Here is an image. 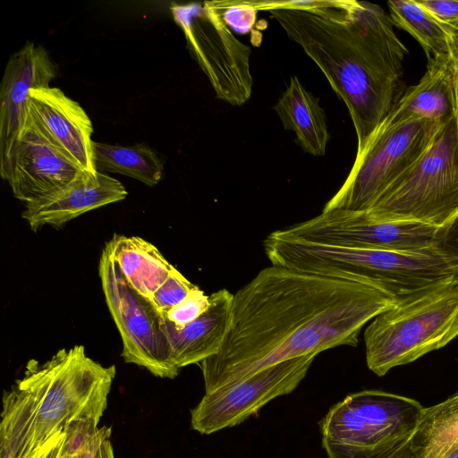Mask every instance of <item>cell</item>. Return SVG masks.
<instances>
[{
  "mask_svg": "<svg viewBox=\"0 0 458 458\" xmlns=\"http://www.w3.org/2000/svg\"><path fill=\"white\" fill-rule=\"evenodd\" d=\"M209 306V295L196 286L180 303L162 317L176 327H182L198 318Z\"/></svg>",
  "mask_w": 458,
  "mask_h": 458,
  "instance_id": "4316f807",
  "label": "cell"
},
{
  "mask_svg": "<svg viewBox=\"0 0 458 458\" xmlns=\"http://www.w3.org/2000/svg\"><path fill=\"white\" fill-rule=\"evenodd\" d=\"M443 124L415 119L392 127L378 126L357 152L344 182L322 210L370 211L422 157Z\"/></svg>",
  "mask_w": 458,
  "mask_h": 458,
  "instance_id": "ba28073f",
  "label": "cell"
},
{
  "mask_svg": "<svg viewBox=\"0 0 458 458\" xmlns=\"http://www.w3.org/2000/svg\"><path fill=\"white\" fill-rule=\"evenodd\" d=\"M414 458H445L458 450V401L424 407L410 439Z\"/></svg>",
  "mask_w": 458,
  "mask_h": 458,
  "instance_id": "7402d4cb",
  "label": "cell"
},
{
  "mask_svg": "<svg viewBox=\"0 0 458 458\" xmlns=\"http://www.w3.org/2000/svg\"><path fill=\"white\" fill-rule=\"evenodd\" d=\"M103 250L117 265L129 285L150 301L175 268L155 245L138 236L115 233Z\"/></svg>",
  "mask_w": 458,
  "mask_h": 458,
  "instance_id": "d6986e66",
  "label": "cell"
},
{
  "mask_svg": "<svg viewBox=\"0 0 458 458\" xmlns=\"http://www.w3.org/2000/svg\"><path fill=\"white\" fill-rule=\"evenodd\" d=\"M221 11L222 18L230 30L246 34L252 30L258 10L250 1H213Z\"/></svg>",
  "mask_w": 458,
  "mask_h": 458,
  "instance_id": "484cf974",
  "label": "cell"
},
{
  "mask_svg": "<svg viewBox=\"0 0 458 458\" xmlns=\"http://www.w3.org/2000/svg\"><path fill=\"white\" fill-rule=\"evenodd\" d=\"M451 56L454 66V91L455 103V116L458 120V33L453 43Z\"/></svg>",
  "mask_w": 458,
  "mask_h": 458,
  "instance_id": "d6a6232c",
  "label": "cell"
},
{
  "mask_svg": "<svg viewBox=\"0 0 458 458\" xmlns=\"http://www.w3.org/2000/svg\"><path fill=\"white\" fill-rule=\"evenodd\" d=\"M397 301L368 280L265 267L233 294L224 343L199 364L205 394L284 360L355 347L362 328Z\"/></svg>",
  "mask_w": 458,
  "mask_h": 458,
  "instance_id": "6da1fadb",
  "label": "cell"
},
{
  "mask_svg": "<svg viewBox=\"0 0 458 458\" xmlns=\"http://www.w3.org/2000/svg\"><path fill=\"white\" fill-rule=\"evenodd\" d=\"M316 356L284 360L205 394L191 410V428L209 435L242 423L273 399L291 394L304 379Z\"/></svg>",
  "mask_w": 458,
  "mask_h": 458,
  "instance_id": "7c38bea8",
  "label": "cell"
},
{
  "mask_svg": "<svg viewBox=\"0 0 458 458\" xmlns=\"http://www.w3.org/2000/svg\"><path fill=\"white\" fill-rule=\"evenodd\" d=\"M127 191L116 179L100 173L82 171L60 191L25 204L21 213L32 231L44 225L60 227L90 210L124 199Z\"/></svg>",
  "mask_w": 458,
  "mask_h": 458,
  "instance_id": "2e32d148",
  "label": "cell"
},
{
  "mask_svg": "<svg viewBox=\"0 0 458 458\" xmlns=\"http://www.w3.org/2000/svg\"><path fill=\"white\" fill-rule=\"evenodd\" d=\"M263 247L271 265L368 280L398 300L457 277L437 245L412 251L352 249L286 238L274 231Z\"/></svg>",
  "mask_w": 458,
  "mask_h": 458,
  "instance_id": "3957f363",
  "label": "cell"
},
{
  "mask_svg": "<svg viewBox=\"0 0 458 458\" xmlns=\"http://www.w3.org/2000/svg\"><path fill=\"white\" fill-rule=\"evenodd\" d=\"M451 398H453L454 400H456L458 401V390L450 396Z\"/></svg>",
  "mask_w": 458,
  "mask_h": 458,
  "instance_id": "d590c367",
  "label": "cell"
},
{
  "mask_svg": "<svg viewBox=\"0 0 458 458\" xmlns=\"http://www.w3.org/2000/svg\"><path fill=\"white\" fill-rule=\"evenodd\" d=\"M458 336V278L437 284L375 317L364 332L366 363L378 377Z\"/></svg>",
  "mask_w": 458,
  "mask_h": 458,
  "instance_id": "5b68a950",
  "label": "cell"
},
{
  "mask_svg": "<svg viewBox=\"0 0 458 458\" xmlns=\"http://www.w3.org/2000/svg\"><path fill=\"white\" fill-rule=\"evenodd\" d=\"M111 428L103 426L79 452L76 458H114L110 442Z\"/></svg>",
  "mask_w": 458,
  "mask_h": 458,
  "instance_id": "f1b7e54d",
  "label": "cell"
},
{
  "mask_svg": "<svg viewBox=\"0 0 458 458\" xmlns=\"http://www.w3.org/2000/svg\"><path fill=\"white\" fill-rule=\"evenodd\" d=\"M82 171L28 113L10 160L0 174L13 196L26 204L60 191Z\"/></svg>",
  "mask_w": 458,
  "mask_h": 458,
  "instance_id": "4fadbf2b",
  "label": "cell"
},
{
  "mask_svg": "<svg viewBox=\"0 0 458 458\" xmlns=\"http://www.w3.org/2000/svg\"><path fill=\"white\" fill-rule=\"evenodd\" d=\"M233 294L221 289L209 295L208 308L195 320L176 327L163 318L173 359L181 369L199 364L220 350L230 328Z\"/></svg>",
  "mask_w": 458,
  "mask_h": 458,
  "instance_id": "e0dca14e",
  "label": "cell"
},
{
  "mask_svg": "<svg viewBox=\"0 0 458 458\" xmlns=\"http://www.w3.org/2000/svg\"><path fill=\"white\" fill-rule=\"evenodd\" d=\"M444 24L458 27V0H417Z\"/></svg>",
  "mask_w": 458,
  "mask_h": 458,
  "instance_id": "4dcf8cb0",
  "label": "cell"
},
{
  "mask_svg": "<svg viewBox=\"0 0 458 458\" xmlns=\"http://www.w3.org/2000/svg\"><path fill=\"white\" fill-rule=\"evenodd\" d=\"M386 458H414V454L411 449L410 440L397 448Z\"/></svg>",
  "mask_w": 458,
  "mask_h": 458,
  "instance_id": "836d02e7",
  "label": "cell"
},
{
  "mask_svg": "<svg viewBox=\"0 0 458 458\" xmlns=\"http://www.w3.org/2000/svg\"><path fill=\"white\" fill-rule=\"evenodd\" d=\"M171 11L216 97L233 106L246 103L253 85L250 48L233 35L214 2L173 4Z\"/></svg>",
  "mask_w": 458,
  "mask_h": 458,
  "instance_id": "9c48e42d",
  "label": "cell"
},
{
  "mask_svg": "<svg viewBox=\"0 0 458 458\" xmlns=\"http://www.w3.org/2000/svg\"><path fill=\"white\" fill-rule=\"evenodd\" d=\"M274 109L284 128L295 133V141L304 152L325 155L330 137L325 111L296 76L291 78Z\"/></svg>",
  "mask_w": 458,
  "mask_h": 458,
  "instance_id": "ffe728a7",
  "label": "cell"
},
{
  "mask_svg": "<svg viewBox=\"0 0 458 458\" xmlns=\"http://www.w3.org/2000/svg\"><path fill=\"white\" fill-rule=\"evenodd\" d=\"M437 247L458 277V215L445 227L440 229Z\"/></svg>",
  "mask_w": 458,
  "mask_h": 458,
  "instance_id": "f546056e",
  "label": "cell"
},
{
  "mask_svg": "<svg viewBox=\"0 0 458 458\" xmlns=\"http://www.w3.org/2000/svg\"><path fill=\"white\" fill-rule=\"evenodd\" d=\"M55 76L48 54L32 42L10 57L0 90V171L7 165L26 123L30 90L49 87Z\"/></svg>",
  "mask_w": 458,
  "mask_h": 458,
  "instance_id": "5bb4252c",
  "label": "cell"
},
{
  "mask_svg": "<svg viewBox=\"0 0 458 458\" xmlns=\"http://www.w3.org/2000/svg\"><path fill=\"white\" fill-rule=\"evenodd\" d=\"M178 269L174 268L165 281L155 291L151 301L163 316L171 308L180 303L194 288Z\"/></svg>",
  "mask_w": 458,
  "mask_h": 458,
  "instance_id": "d4e9b609",
  "label": "cell"
},
{
  "mask_svg": "<svg viewBox=\"0 0 458 458\" xmlns=\"http://www.w3.org/2000/svg\"><path fill=\"white\" fill-rule=\"evenodd\" d=\"M423 408L381 390L352 393L321 420L322 447L328 458H386L410 440Z\"/></svg>",
  "mask_w": 458,
  "mask_h": 458,
  "instance_id": "8992f818",
  "label": "cell"
},
{
  "mask_svg": "<svg viewBox=\"0 0 458 458\" xmlns=\"http://www.w3.org/2000/svg\"><path fill=\"white\" fill-rule=\"evenodd\" d=\"M276 233L336 247L412 251L437 245L440 228L418 221L380 217L369 211L331 209Z\"/></svg>",
  "mask_w": 458,
  "mask_h": 458,
  "instance_id": "8fae6325",
  "label": "cell"
},
{
  "mask_svg": "<svg viewBox=\"0 0 458 458\" xmlns=\"http://www.w3.org/2000/svg\"><path fill=\"white\" fill-rule=\"evenodd\" d=\"M116 374L89 358L82 345L61 349L43 363L30 360L16 385L33 399L30 458L55 434L73 422L98 426Z\"/></svg>",
  "mask_w": 458,
  "mask_h": 458,
  "instance_id": "277c9868",
  "label": "cell"
},
{
  "mask_svg": "<svg viewBox=\"0 0 458 458\" xmlns=\"http://www.w3.org/2000/svg\"><path fill=\"white\" fill-rule=\"evenodd\" d=\"M368 212V211H367ZM371 214L445 227L458 215V120L436 133L422 157L379 199Z\"/></svg>",
  "mask_w": 458,
  "mask_h": 458,
  "instance_id": "52a82bcc",
  "label": "cell"
},
{
  "mask_svg": "<svg viewBox=\"0 0 458 458\" xmlns=\"http://www.w3.org/2000/svg\"><path fill=\"white\" fill-rule=\"evenodd\" d=\"M64 429L49 438L31 458H59L64 440Z\"/></svg>",
  "mask_w": 458,
  "mask_h": 458,
  "instance_id": "1f68e13d",
  "label": "cell"
},
{
  "mask_svg": "<svg viewBox=\"0 0 458 458\" xmlns=\"http://www.w3.org/2000/svg\"><path fill=\"white\" fill-rule=\"evenodd\" d=\"M445 458H458V450L448 454L447 456H445Z\"/></svg>",
  "mask_w": 458,
  "mask_h": 458,
  "instance_id": "e575fe53",
  "label": "cell"
},
{
  "mask_svg": "<svg viewBox=\"0 0 458 458\" xmlns=\"http://www.w3.org/2000/svg\"><path fill=\"white\" fill-rule=\"evenodd\" d=\"M455 115L454 66L451 55L428 60L420 81L403 97L379 125L392 127L415 119L445 123Z\"/></svg>",
  "mask_w": 458,
  "mask_h": 458,
  "instance_id": "ac0fdd59",
  "label": "cell"
},
{
  "mask_svg": "<svg viewBox=\"0 0 458 458\" xmlns=\"http://www.w3.org/2000/svg\"><path fill=\"white\" fill-rule=\"evenodd\" d=\"M98 426L89 422H73L64 428L62 454L77 455L98 430Z\"/></svg>",
  "mask_w": 458,
  "mask_h": 458,
  "instance_id": "83f0119b",
  "label": "cell"
},
{
  "mask_svg": "<svg viewBox=\"0 0 458 458\" xmlns=\"http://www.w3.org/2000/svg\"><path fill=\"white\" fill-rule=\"evenodd\" d=\"M387 6L393 25L411 35L428 60L451 55L458 27L442 23L417 0H392Z\"/></svg>",
  "mask_w": 458,
  "mask_h": 458,
  "instance_id": "44dd1931",
  "label": "cell"
},
{
  "mask_svg": "<svg viewBox=\"0 0 458 458\" xmlns=\"http://www.w3.org/2000/svg\"><path fill=\"white\" fill-rule=\"evenodd\" d=\"M98 271L108 310L122 338L124 361L161 378L176 377L180 369L174 361L162 315L150 300L129 285L104 250Z\"/></svg>",
  "mask_w": 458,
  "mask_h": 458,
  "instance_id": "30bf717a",
  "label": "cell"
},
{
  "mask_svg": "<svg viewBox=\"0 0 458 458\" xmlns=\"http://www.w3.org/2000/svg\"><path fill=\"white\" fill-rule=\"evenodd\" d=\"M318 65L351 116L357 152L405 91L408 50L381 6L355 0L250 1Z\"/></svg>",
  "mask_w": 458,
  "mask_h": 458,
  "instance_id": "7a4b0ae2",
  "label": "cell"
},
{
  "mask_svg": "<svg viewBox=\"0 0 458 458\" xmlns=\"http://www.w3.org/2000/svg\"><path fill=\"white\" fill-rule=\"evenodd\" d=\"M96 170L116 173L137 179L148 186L159 182L163 163L155 151L144 143L129 147L93 142Z\"/></svg>",
  "mask_w": 458,
  "mask_h": 458,
  "instance_id": "cb8c5ba5",
  "label": "cell"
},
{
  "mask_svg": "<svg viewBox=\"0 0 458 458\" xmlns=\"http://www.w3.org/2000/svg\"><path fill=\"white\" fill-rule=\"evenodd\" d=\"M30 116L44 132L82 170H96L91 121L80 104L60 89H31L28 102Z\"/></svg>",
  "mask_w": 458,
  "mask_h": 458,
  "instance_id": "9a60e30c",
  "label": "cell"
},
{
  "mask_svg": "<svg viewBox=\"0 0 458 458\" xmlns=\"http://www.w3.org/2000/svg\"><path fill=\"white\" fill-rule=\"evenodd\" d=\"M0 458H30L35 418L32 397L16 384L3 395Z\"/></svg>",
  "mask_w": 458,
  "mask_h": 458,
  "instance_id": "603a6c76",
  "label": "cell"
}]
</instances>
